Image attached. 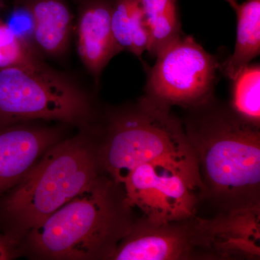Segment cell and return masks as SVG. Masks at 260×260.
Returning <instances> with one entry per match:
<instances>
[{"instance_id":"obj_11","label":"cell","mask_w":260,"mask_h":260,"mask_svg":"<svg viewBox=\"0 0 260 260\" xmlns=\"http://www.w3.org/2000/svg\"><path fill=\"white\" fill-rule=\"evenodd\" d=\"M75 25L77 49L95 84L109 61L121 53L113 37L111 15L114 0H81Z\"/></svg>"},{"instance_id":"obj_19","label":"cell","mask_w":260,"mask_h":260,"mask_svg":"<svg viewBox=\"0 0 260 260\" xmlns=\"http://www.w3.org/2000/svg\"><path fill=\"white\" fill-rule=\"evenodd\" d=\"M228 4H229L231 7L234 9V11L237 10L238 7H239V3H238L237 0H224Z\"/></svg>"},{"instance_id":"obj_8","label":"cell","mask_w":260,"mask_h":260,"mask_svg":"<svg viewBox=\"0 0 260 260\" xmlns=\"http://www.w3.org/2000/svg\"><path fill=\"white\" fill-rule=\"evenodd\" d=\"M212 259L205 218L194 215L169 222L144 216L134 220L116 247L112 260Z\"/></svg>"},{"instance_id":"obj_1","label":"cell","mask_w":260,"mask_h":260,"mask_svg":"<svg viewBox=\"0 0 260 260\" xmlns=\"http://www.w3.org/2000/svg\"><path fill=\"white\" fill-rule=\"evenodd\" d=\"M186 110L183 125L198 164L201 201L217 213L260 205V127L213 96Z\"/></svg>"},{"instance_id":"obj_18","label":"cell","mask_w":260,"mask_h":260,"mask_svg":"<svg viewBox=\"0 0 260 260\" xmlns=\"http://www.w3.org/2000/svg\"><path fill=\"white\" fill-rule=\"evenodd\" d=\"M19 244L11 238L0 233V260L13 259L18 256Z\"/></svg>"},{"instance_id":"obj_16","label":"cell","mask_w":260,"mask_h":260,"mask_svg":"<svg viewBox=\"0 0 260 260\" xmlns=\"http://www.w3.org/2000/svg\"><path fill=\"white\" fill-rule=\"evenodd\" d=\"M230 106L238 115L260 127V66L248 65L233 80Z\"/></svg>"},{"instance_id":"obj_15","label":"cell","mask_w":260,"mask_h":260,"mask_svg":"<svg viewBox=\"0 0 260 260\" xmlns=\"http://www.w3.org/2000/svg\"><path fill=\"white\" fill-rule=\"evenodd\" d=\"M150 43L148 51L156 56L181 37L177 0H140Z\"/></svg>"},{"instance_id":"obj_3","label":"cell","mask_w":260,"mask_h":260,"mask_svg":"<svg viewBox=\"0 0 260 260\" xmlns=\"http://www.w3.org/2000/svg\"><path fill=\"white\" fill-rule=\"evenodd\" d=\"M89 131L85 129L48 149L28 174L0 199L4 234L18 244L104 174L99 143Z\"/></svg>"},{"instance_id":"obj_21","label":"cell","mask_w":260,"mask_h":260,"mask_svg":"<svg viewBox=\"0 0 260 260\" xmlns=\"http://www.w3.org/2000/svg\"><path fill=\"white\" fill-rule=\"evenodd\" d=\"M80 1H81V0H80Z\"/></svg>"},{"instance_id":"obj_5","label":"cell","mask_w":260,"mask_h":260,"mask_svg":"<svg viewBox=\"0 0 260 260\" xmlns=\"http://www.w3.org/2000/svg\"><path fill=\"white\" fill-rule=\"evenodd\" d=\"M95 118L87 90L44 61L0 68V128L42 119L90 129Z\"/></svg>"},{"instance_id":"obj_20","label":"cell","mask_w":260,"mask_h":260,"mask_svg":"<svg viewBox=\"0 0 260 260\" xmlns=\"http://www.w3.org/2000/svg\"><path fill=\"white\" fill-rule=\"evenodd\" d=\"M2 7V1L0 0V8Z\"/></svg>"},{"instance_id":"obj_13","label":"cell","mask_w":260,"mask_h":260,"mask_svg":"<svg viewBox=\"0 0 260 260\" xmlns=\"http://www.w3.org/2000/svg\"><path fill=\"white\" fill-rule=\"evenodd\" d=\"M234 51L223 65L224 74L234 80L260 53V0H246L239 5Z\"/></svg>"},{"instance_id":"obj_4","label":"cell","mask_w":260,"mask_h":260,"mask_svg":"<svg viewBox=\"0 0 260 260\" xmlns=\"http://www.w3.org/2000/svg\"><path fill=\"white\" fill-rule=\"evenodd\" d=\"M99 157L104 172L123 184L140 166L173 160L198 171L183 122L164 107L143 97L136 104L109 108L104 114Z\"/></svg>"},{"instance_id":"obj_2","label":"cell","mask_w":260,"mask_h":260,"mask_svg":"<svg viewBox=\"0 0 260 260\" xmlns=\"http://www.w3.org/2000/svg\"><path fill=\"white\" fill-rule=\"evenodd\" d=\"M132 209L122 184L104 173L22 240L41 259H110L134 222Z\"/></svg>"},{"instance_id":"obj_10","label":"cell","mask_w":260,"mask_h":260,"mask_svg":"<svg viewBox=\"0 0 260 260\" xmlns=\"http://www.w3.org/2000/svg\"><path fill=\"white\" fill-rule=\"evenodd\" d=\"M205 223L212 259H259L260 205L220 212Z\"/></svg>"},{"instance_id":"obj_17","label":"cell","mask_w":260,"mask_h":260,"mask_svg":"<svg viewBox=\"0 0 260 260\" xmlns=\"http://www.w3.org/2000/svg\"><path fill=\"white\" fill-rule=\"evenodd\" d=\"M43 61L26 39L0 25V68L35 66Z\"/></svg>"},{"instance_id":"obj_14","label":"cell","mask_w":260,"mask_h":260,"mask_svg":"<svg viewBox=\"0 0 260 260\" xmlns=\"http://www.w3.org/2000/svg\"><path fill=\"white\" fill-rule=\"evenodd\" d=\"M111 26L121 52L129 51L140 57L148 51L150 35L140 0H114Z\"/></svg>"},{"instance_id":"obj_7","label":"cell","mask_w":260,"mask_h":260,"mask_svg":"<svg viewBox=\"0 0 260 260\" xmlns=\"http://www.w3.org/2000/svg\"><path fill=\"white\" fill-rule=\"evenodd\" d=\"M126 199L153 222L197 215L201 201L199 173L173 160H158L134 169L122 184Z\"/></svg>"},{"instance_id":"obj_12","label":"cell","mask_w":260,"mask_h":260,"mask_svg":"<svg viewBox=\"0 0 260 260\" xmlns=\"http://www.w3.org/2000/svg\"><path fill=\"white\" fill-rule=\"evenodd\" d=\"M32 20L36 48L49 57L60 59L69 50L74 16L64 0H18Z\"/></svg>"},{"instance_id":"obj_6","label":"cell","mask_w":260,"mask_h":260,"mask_svg":"<svg viewBox=\"0 0 260 260\" xmlns=\"http://www.w3.org/2000/svg\"><path fill=\"white\" fill-rule=\"evenodd\" d=\"M145 97L164 107L187 109L213 95L219 64L190 36L179 37L156 56Z\"/></svg>"},{"instance_id":"obj_9","label":"cell","mask_w":260,"mask_h":260,"mask_svg":"<svg viewBox=\"0 0 260 260\" xmlns=\"http://www.w3.org/2000/svg\"><path fill=\"white\" fill-rule=\"evenodd\" d=\"M60 138L57 128L23 123L0 128V199Z\"/></svg>"}]
</instances>
